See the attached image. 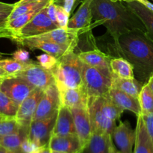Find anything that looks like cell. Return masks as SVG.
<instances>
[{
    "label": "cell",
    "mask_w": 153,
    "mask_h": 153,
    "mask_svg": "<svg viewBox=\"0 0 153 153\" xmlns=\"http://www.w3.org/2000/svg\"><path fill=\"white\" fill-rule=\"evenodd\" d=\"M141 114H153V91L147 82L143 84L138 97Z\"/></svg>",
    "instance_id": "f1b7e54d"
},
{
    "label": "cell",
    "mask_w": 153,
    "mask_h": 153,
    "mask_svg": "<svg viewBox=\"0 0 153 153\" xmlns=\"http://www.w3.org/2000/svg\"><path fill=\"white\" fill-rule=\"evenodd\" d=\"M135 142L133 153H153V145L141 114L137 116Z\"/></svg>",
    "instance_id": "ffe728a7"
},
{
    "label": "cell",
    "mask_w": 153,
    "mask_h": 153,
    "mask_svg": "<svg viewBox=\"0 0 153 153\" xmlns=\"http://www.w3.org/2000/svg\"><path fill=\"white\" fill-rule=\"evenodd\" d=\"M43 90L36 88L25 100L19 104L15 119L23 128H28L29 127L30 123L33 120V117L37 110L39 102L43 97Z\"/></svg>",
    "instance_id": "7c38bea8"
},
{
    "label": "cell",
    "mask_w": 153,
    "mask_h": 153,
    "mask_svg": "<svg viewBox=\"0 0 153 153\" xmlns=\"http://www.w3.org/2000/svg\"><path fill=\"white\" fill-rule=\"evenodd\" d=\"M52 153H63V152H57V151H52Z\"/></svg>",
    "instance_id": "f5cc1de1"
},
{
    "label": "cell",
    "mask_w": 153,
    "mask_h": 153,
    "mask_svg": "<svg viewBox=\"0 0 153 153\" xmlns=\"http://www.w3.org/2000/svg\"><path fill=\"white\" fill-rule=\"evenodd\" d=\"M21 126L15 118L7 117L0 120V137L19 131Z\"/></svg>",
    "instance_id": "d6a6232c"
},
{
    "label": "cell",
    "mask_w": 153,
    "mask_h": 153,
    "mask_svg": "<svg viewBox=\"0 0 153 153\" xmlns=\"http://www.w3.org/2000/svg\"><path fill=\"white\" fill-rule=\"evenodd\" d=\"M44 0H19L17 1L18 4H22V3H27V2H38V1H42Z\"/></svg>",
    "instance_id": "c3c4849f"
},
{
    "label": "cell",
    "mask_w": 153,
    "mask_h": 153,
    "mask_svg": "<svg viewBox=\"0 0 153 153\" xmlns=\"http://www.w3.org/2000/svg\"><path fill=\"white\" fill-rule=\"evenodd\" d=\"M77 135L71 109L60 105L52 136Z\"/></svg>",
    "instance_id": "e0dca14e"
},
{
    "label": "cell",
    "mask_w": 153,
    "mask_h": 153,
    "mask_svg": "<svg viewBox=\"0 0 153 153\" xmlns=\"http://www.w3.org/2000/svg\"><path fill=\"white\" fill-rule=\"evenodd\" d=\"M0 83H1V82H0Z\"/></svg>",
    "instance_id": "6f0895ef"
},
{
    "label": "cell",
    "mask_w": 153,
    "mask_h": 153,
    "mask_svg": "<svg viewBox=\"0 0 153 153\" xmlns=\"http://www.w3.org/2000/svg\"><path fill=\"white\" fill-rule=\"evenodd\" d=\"M71 111L74 120L76 134L82 147L89 140L93 134L88 108H71Z\"/></svg>",
    "instance_id": "9a60e30c"
},
{
    "label": "cell",
    "mask_w": 153,
    "mask_h": 153,
    "mask_svg": "<svg viewBox=\"0 0 153 153\" xmlns=\"http://www.w3.org/2000/svg\"><path fill=\"white\" fill-rule=\"evenodd\" d=\"M112 139L118 150L122 153H133L135 142V130L128 121L120 123L112 133Z\"/></svg>",
    "instance_id": "4fadbf2b"
},
{
    "label": "cell",
    "mask_w": 153,
    "mask_h": 153,
    "mask_svg": "<svg viewBox=\"0 0 153 153\" xmlns=\"http://www.w3.org/2000/svg\"><path fill=\"white\" fill-rule=\"evenodd\" d=\"M34 153H52V150L49 147V146H46L40 147V149Z\"/></svg>",
    "instance_id": "7bdbcfd3"
},
{
    "label": "cell",
    "mask_w": 153,
    "mask_h": 153,
    "mask_svg": "<svg viewBox=\"0 0 153 153\" xmlns=\"http://www.w3.org/2000/svg\"><path fill=\"white\" fill-rule=\"evenodd\" d=\"M125 4L141 20L146 28V34L153 40V12L139 1H125Z\"/></svg>",
    "instance_id": "603a6c76"
},
{
    "label": "cell",
    "mask_w": 153,
    "mask_h": 153,
    "mask_svg": "<svg viewBox=\"0 0 153 153\" xmlns=\"http://www.w3.org/2000/svg\"><path fill=\"white\" fill-rule=\"evenodd\" d=\"M13 59L20 62H28L30 60L29 52L22 49H19L13 53Z\"/></svg>",
    "instance_id": "8d00e7d4"
},
{
    "label": "cell",
    "mask_w": 153,
    "mask_h": 153,
    "mask_svg": "<svg viewBox=\"0 0 153 153\" xmlns=\"http://www.w3.org/2000/svg\"><path fill=\"white\" fill-rule=\"evenodd\" d=\"M35 89L34 86L18 76L6 78L0 83V91L19 105Z\"/></svg>",
    "instance_id": "9c48e42d"
},
{
    "label": "cell",
    "mask_w": 153,
    "mask_h": 153,
    "mask_svg": "<svg viewBox=\"0 0 153 153\" xmlns=\"http://www.w3.org/2000/svg\"><path fill=\"white\" fill-rule=\"evenodd\" d=\"M82 66L83 63L74 51L58 58L57 64L51 70L58 90L83 88Z\"/></svg>",
    "instance_id": "3957f363"
},
{
    "label": "cell",
    "mask_w": 153,
    "mask_h": 153,
    "mask_svg": "<svg viewBox=\"0 0 153 153\" xmlns=\"http://www.w3.org/2000/svg\"><path fill=\"white\" fill-rule=\"evenodd\" d=\"M50 1L51 0H44V1H38V2H27L22 3V4H18L17 2H16L15 7L9 14L7 20H11L32 10H41L46 7Z\"/></svg>",
    "instance_id": "83f0119b"
},
{
    "label": "cell",
    "mask_w": 153,
    "mask_h": 153,
    "mask_svg": "<svg viewBox=\"0 0 153 153\" xmlns=\"http://www.w3.org/2000/svg\"><path fill=\"white\" fill-rule=\"evenodd\" d=\"M60 105L59 91L55 83H54L44 91L43 97L38 103L33 120L46 119L52 116L58 112Z\"/></svg>",
    "instance_id": "8fae6325"
},
{
    "label": "cell",
    "mask_w": 153,
    "mask_h": 153,
    "mask_svg": "<svg viewBox=\"0 0 153 153\" xmlns=\"http://www.w3.org/2000/svg\"><path fill=\"white\" fill-rule=\"evenodd\" d=\"M10 76H10L9 74H7V73H6L4 70H3V69H1V67H0V77L4 79H6V78L10 77Z\"/></svg>",
    "instance_id": "7dc6e473"
},
{
    "label": "cell",
    "mask_w": 153,
    "mask_h": 153,
    "mask_svg": "<svg viewBox=\"0 0 153 153\" xmlns=\"http://www.w3.org/2000/svg\"><path fill=\"white\" fill-rule=\"evenodd\" d=\"M94 0H84L75 14L69 20L68 28H76L85 33L92 28V3Z\"/></svg>",
    "instance_id": "2e32d148"
},
{
    "label": "cell",
    "mask_w": 153,
    "mask_h": 153,
    "mask_svg": "<svg viewBox=\"0 0 153 153\" xmlns=\"http://www.w3.org/2000/svg\"><path fill=\"white\" fill-rule=\"evenodd\" d=\"M91 7L94 25H104L113 40L137 30L146 32L141 20L121 0H94Z\"/></svg>",
    "instance_id": "6da1fadb"
},
{
    "label": "cell",
    "mask_w": 153,
    "mask_h": 153,
    "mask_svg": "<svg viewBox=\"0 0 153 153\" xmlns=\"http://www.w3.org/2000/svg\"><path fill=\"white\" fill-rule=\"evenodd\" d=\"M143 84L134 79H121L113 76L112 88L120 90L138 100Z\"/></svg>",
    "instance_id": "d4e9b609"
},
{
    "label": "cell",
    "mask_w": 153,
    "mask_h": 153,
    "mask_svg": "<svg viewBox=\"0 0 153 153\" xmlns=\"http://www.w3.org/2000/svg\"><path fill=\"white\" fill-rule=\"evenodd\" d=\"M57 23L59 28H67L69 20H70V13L66 11L62 5L57 4Z\"/></svg>",
    "instance_id": "e575fe53"
},
{
    "label": "cell",
    "mask_w": 153,
    "mask_h": 153,
    "mask_svg": "<svg viewBox=\"0 0 153 153\" xmlns=\"http://www.w3.org/2000/svg\"><path fill=\"white\" fill-rule=\"evenodd\" d=\"M61 105L69 108H88V97L84 88L58 90Z\"/></svg>",
    "instance_id": "ac0fdd59"
},
{
    "label": "cell",
    "mask_w": 153,
    "mask_h": 153,
    "mask_svg": "<svg viewBox=\"0 0 153 153\" xmlns=\"http://www.w3.org/2000/svg\"><path fill=\"white\" fill-rule=\"evenodd\" d=\"M46 8H47V13L49 15V18L52 19V22L55 24L57 23V4L55 3V0H51V1L49 2V4L46 6Z\"/></svg>",
    "instance_id": "74e56055"
},
{
    "label": "cell",
    "mask_w": 153,
    "mask_h": 153,
    "mask_svg": "<svg viewBox=\"0 0 153 153\" xmlns=\"http://www.w3.org/2000/svg\"><path fill=\"white\" fill-rule=\"evenodd\" d=\"M57 113L46 119L33 120L30 123L28 137L40 147L49 145L55 124Z\"/></svg>",
    "instance_id": "52a82bcc"
},
{
    "label": "cell",
    "mask_w": 153,
    "mask_h": 153,
    "mask_svg": "<svg viewBox=\"0 0 153 153\" xmlns=\"http://www.w3.org/2000/svg\"><path fill=\"white\" fill-rule=\"evenodd\" d=\"M0 153H22L21 151H18V152H12V151L8 150L6 149L4 146L0 145Z\"/></svg>",
    "instance_id": "bcb514c9"
},
{
    "label": "cell",
    "mask_w": 153,
    "mask_h": 153,
    "mask_svg": "<svg viewBox=\"0 0 153 153\" xmlns=\"http://www.w3.org/2000/svg\"><path fill=\"white\" fill-rule=\"evenodd\" d=\"M113 41L117 54L129 61L134 73L146 83L153 74V40L145 31L137 30L123 34Z\"/></svg>",
    "instance_id": "7a4b0ae2"
},
{
    "label": "cell",
    "mask_w": 153,
    "mask_h": 153,
    "mask_svg": "<svg viewBox=\"0 0 153 153\" xmlns=\"http://www.w3.org/2000/svg\"><path fill=\"white\" fill-rule=\"evenodd\" d=\"M146 82L149 84V85L150 86L151 89H152V91H153V74L151 75L150 77L149 78V79H148V81Z\"/></svg>",
    "instance_id": "681fc988"
},
{
    "label": "cell",
    "mask_w": 153,
    "mask_h": 153,
    "mask_svg": "<svg viewBox=\"0 0 153 153\" xmlns=\"http://www.w3.org/2000/svg\"><path fill=\"white\" fill-rule=\"evenodd\" d=\"M40 149V146L33 143L28 137V136L22 140L20 146V150L22 153H34Z\"/></svg>",
    "instance_id": "d590c367"
},
{
    "label": "cell",
    "mask_w": 153,
    "mask_h": 153,
    "mask_svg": "<svg viewBox=\"0 0 153 153\" xmlns=\"http://www.w3.org/2000/svg\"><path fill=\"white\" fill-rule=\"evenodd\" d=\"M142 117H143V119L145 123V126H146V128L147 129L148 134H149V137H150L153 145V114L148 115L142 114Z\"/></svg>",
    "instance_id": "f35d334b"
},
{
    "label": "cell",
    "mask_w": 153,
    "mask_h": 153,
    "mask_svg": "<svg viewBox=\"0 0 153 153\" xmlns=\"http://www.w3.org/2000/svg\"><path fill=\"white\" fill-rule=\"evenodd\" d=\"M14 76L22 78L37 89L43 91L55 83L52 72L43 68L38 62L34 61Z\"/></svg>",
    "instance_id": "5b68a950"
},
{
    "label": "cell",
    "mask_w": 153,
    "mask_h": 153,
    "mask_svg": "<svg viewBox=\"0 0 153 153\" xmlns=\"http://www.w3.org/2000/svg\"><path fill=\"white\" fill-rule=\"evenodd\" d=\"M109 150H110V153H122V152H120V151L117 149V148L115 146V145L114 144L113 140H112L111 143V144H110Z\"/></svg>",
    "instance_id": "f6af8a7d"
},
{
    "label": "cell",
    "mask_w": 153,
    "mask_h": 153,
    "mask_svg": "<svg viewBox=\"0 0 153 153\" xmlns=\"http://www.w3.org/2000/svg\"><path fill=\"white\" fill-rule=\"evenodd\" d=\"M59 28L49 18L47 13V8L45 7L40 10L34 17L18 32L12 41L22 37H31L40 35L45 32Z\"/></svg>",
    "instance_id": "8992f818"
},
{
    "label": "cell",
    "mask_w": 153,
    "mask_h": 153,
    "mask_svg": "<svg viewBox=\"0 0 153 153\" xmlns=\"http://www.w3.org/2000/svg\"><path fill=\"white\" fill-rule=\"evenodd\" d=\"M15 7L14 4H9V3L0 1V11H11Z\"/></svg>",
    "instance_id": "60d3db41"
},
{
    "label": "cell",
    "mask_w": 153,
    "mask_h": 153,
    "mask_svg": "<svg viewBox=\"0 0 153 153\" xmlns=\"http://www.w3.org/2000/svg\"><path fill=\"white\" fill-rule=\"evenodd\" d=\"M88 112L92 125L93 132L112 135L117 126L116 121L108 117L100 108V97L88 99Z\"/></svg>",
    "instance_id": "30bf717a"
},
{
    "label": "cell",
    "mask_w": 153,
    "mask_h": 153,
    "mask_svg": "<svg viewBox=\"0 0 153 153\" xmlns=\"http://www.w3.org/2000/svg\"><path fill=\"white\" fill-rule=\"evenodd\" d=\"M112 140L111 135L93 132L91 138L82 146L79 153H110L109 147Z\"/></svg>",
    "instance_id": "44dd1931"
},
{
    "label": "cell",
    "mask_w": 153,
    "mask_h": 153,
    "mask_svg": "<svg viewBox=\"0 0 153 153\" xmlns=\"http://www.w3.org/2000/svg\"><path fill=\"white\" fill-rule=\"evenodd\" d=\"M19 105L0 91V114L7 117L15 118Z\"/></svg>",
    "instance_id": "4dcf8cb0"
},
{
    "label": "cell",
    "mask_w": 153,
    "mask_h": 153,
    "mask_svg": "<svg viewBox=\"0 0 153 153\" xmlns=\"http://www.w3.org/2000/svg\"><path fill=\"white\" fill-rule=\"evenodd\" d=\"M82 34L79 30L70 28H57L55 29L35 36L39 39L49 40L58 44L71 46L76 49L79 43V35Z\"/></svg>",
    "instance_id": "5bb4252c"
},
{
    "label": "cell",
    "mask_w": 153,
    "mask_h": 153,
    "mask_svg": "<svg viewBox=\"0 0 153 153\" xmlns=\"http://www.w3.org/2000/svg\"><path fill=\"white\" fill-rule=\"evenodd\" d=\"M82 82L88 99L101 97L111 89L113 74L111 68L90 67L83 64Z\"/></svg>",
    "instance_id": "277c9868"
},
{
    "label": "cell",
    "mask_w": 153,
    "mask_h": 153,
    "mask_svg": "<svg viewBox=\"0 0 153 153\" xmlns=\"http://www.w3.org/2000/svg\"><path fill=\"white\" fill-rule=\"evenodd\" d=\"M3 55H4V54H2V53H1V52H0V59H1V58H2Z\"/></svg>",
    "instance_id": "db71d44e"
},
{
    "label": "cell",
    "mask_w": 153,
    "mask_h": 153,
    "mask_svg": "<svg viewBox=\"0 0 153 153\" xmlns=\"http://www.w3.org/2000/svg\"><path fill=\"white\" fill-rule=\"evenodd\" d=\"M7 117H5V116H4V115L0 114V120H1L4 119V118H7Z\"/></svg>",
    "instance_id": "f907efd6"
},
{
    "label": "cell",
    "mask_w": 153,
    "mask_h": 153,
    "mask_svg": "<svg viewBox=\"0 0 153 153\" xmlns=\"http://www.w3.org/2000/svg\"><path fill=\"white\" fill-rule=\"evenodd\" d=\"M108 95L122 110L133 112L136 116L141 114L140 104L137 99L116 88H111L108 93Z\"/></svg>",
    "instance_id": "7402d4cb"
},
{
    "label": "cell",
    "mask_w": 153,
    "mask_h": 153,
    "mask_svg": "<svg viewBox=\"0 0 153 153\" xmlns=\"http://www.w3.org/2000/svg\"><path fill=\"white\" fill-rule=\"evenodd\" d=\"M28 128H22L19 131L0 137V145L12 152H18L20 150L22 140L28 136Z\"/></svg>",
    "instance_id": "4316f807"
},
{
    "label": "cell",
    "mask_w": 153,
    "mask_h": 153,
    "mask_svg": "<svg viewBox=\"0 0 153 153\" xmlns=\"http://www.w3.org/2000/svg\"><path fill=\"white\" fill-rule=\"evenodd\" d=\"M11 11H0V23L7 20Z\"/></svg>",
    "instance_id": "b9f144b4"
},
{
    "label": "cell",
    "mask_w": 153,
    "mask_h": 153,
    "mask_svg": "<svg viewBox=\"0 0 153 153\" xmlns=\"http://www.w3.org/2000/svg\"><path fill=\"white\" fill-rule=\"evenodd\" d=\"M16 44L19 46H24L31 50H39L43 51L45 53L53 55L55 58H60L65 54L75 50L74 48L68 46L58 44L49 40H42L35 37H22L15 40L14 41Z\"/></svg>",
    "instance_id": "ba28073f"
},
{
    "label": "cell",
    "mask_w": 153,
    "mask_h": 153,
    "mask_svg": "<svg viewBox=\"0 0 153 153\" xmlns=\"http://www.w3.org/2000/svg\"><path fill=\"white\" fill-rule=\"evenodd\" d=\"M78 55L84 64L90 67L110 68V61L112 57L97 49L81 52L78 53Z\"/></svg>",
    "instance_id": "cb8c5ba5"
},
{
    "label": "cell",
    "mask_w": 153,
    "mask_h": 153,
    "mask_svg": "<svg viewBox=\"0 0 153 153\" xmlns=\"http://www.w3.org/2000/svg\"><path fill=\"white\" fill-rule=\"evenodd\" d=\"M110 68L113 76L121 79H134V67L129 61L122 57H112Z\"/></svg>",
    "instance_id": "484cf974"
},
{
    "label": "cell",
    "mask_w": 153,
    "mask_h": 153,
    "mask_svg": "<svg viewBox=\"0 0 153 153\" xmlns=\"http://www.w3.org/2000/svg\"><path fill=\"white\" fill-rule=\"evenodd\" d=\"M37 60L39 64L41 65L43 68L51 71L55 67L58 59L55 58V56H53V55H51L47 53H44L38 55L37 57Z\"/></svg>",
    "instance_id": "836d02e7"
},
{
    "label": "cell",
    "mask_w": 153,
    "mask_h": 153,
    "mask_svg": "<svg viewBox=\"0 0 153 153\" xmlns=\"http://www.w3.org/2000/svg\"><path fill=\"white\" fill-rule=\"evenodd\" d=\"M100 108L103 113L114 121L119 120L124 112L123 110H122L114 102L113 100L108 97V94L103 97H100Z\"/></svg>",
    "instance_id": "f546056e"
},
{
    "label": "cell",
    "mask_w": 153,
    "mask_h": 153,
    "mask_svg": "<svg viewBox=\"0 0 153 153\" xmlns=\"http://www.w3.org/2000/svg\"><path fill=\"white\" fill-rule=\"evenodd\" d=\"M31 62L32 61H29L28 62H20L14 59H0V67L3 69L7 74L14 76L26 68Z\"/></svg>",
    "instance_id": "1f68e13d"
},
{
    "label": "cell",
    "mask_w": 153,
    "mask_h": 153,
    "mask_svg": "<svg viewBox=\"0 0 153 153\" xmlns=\"http://www.w3.org/2000/svg\"><path fill=\"white\" fill-rule=\"evenodd\" d=\"M48 146L52 151L63 153H79L82 149L77 135L52 136Z\"/></svg>",
    "instance_id": "d6986e66"
},
{
    "label": "cell",
    "mask_w": 153,
    "mask_h": 153,
    "mask_svg": "<svg viewBox=\"0 0 153 153\" xmlns=\"http://www.w3.org/2000/svg\"><path fill=\"white\" fill-rule=\"evenodd\" d=\"M152 1H153V0H152Z\"/></svg>",
    "instance_id": "9f6ffc18"
},
{
    "label": "cell",
    "mask_w": 153,
    "mask_h": 153,
    "mask_svg": "<svg viewBox=\"0 0 153 153\" xmlns=\"http://www.w3.org/2000/svg\"><path fill=\"white\" fill-rule=\"evenodd\" d=\"M63 1V7L65 9L66 11L68 13L70 14V12H71L72 9H73V5H74V3L76 1V0H62Z\"/></svg>",
    "instance_id": "ab89813d"
},
{
    "label": "cell",
    "mask_w": 153,
    "mask_h": 153,
    "mask_svg": "<svg viewBox=\"0 0 153 153\" xmlns=\"http://www.w3.org/2000/svg\"><path fill=\"white\" fill-rule=\"evenodd\" d=\"M3 79H2V78H1V77H0V82H1V81H2Z\"/></svg>",
    "instance_id": "11a10c76"
},
{
    "label": "cell",
    "mask_w": 153,
    "mask_h": 153,
    "mask_svg": "<svg viewBox=\"0 0 153 153\" xmlns=\"http://www.w3.org/2000/svg\"><path fill=\"white\" fill-rule=\"evenodd\" d=\"M141 4H143V5L146 6L147 8H149V10H152L153 12V3L151 2V1H149V0H142L141 1Z\"/></svg>",
    "instance_id": "ee69618b"
},
{
    "label": "cell",
    "mask_w": 153,
    "mask_h": 153,
    "mask_svg": "<svg viewBox=\"0 0 153 153\" xmlns=\"http://www.w3.org/2000/svg\"><path fill=\"white\" fill-rule=\"evenodd\" d=\"M123 1H139V2H141L142 0H123Z\"/></svg>",
    "instance_id": "816d5d0a"
}]
</instances>
